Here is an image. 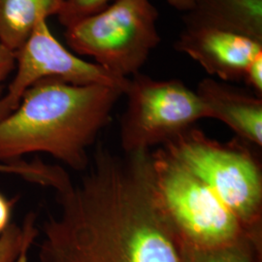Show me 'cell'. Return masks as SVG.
<instances>
[{
  "mask_svg": "<svg viewBox=\"0 0 262 262\" xmlns=\"http://www.w3.org/2000/svg\"><path fill=\"white\" fill-rule=\"evenodd\" d=\"M88 169L56 192L59 212L42 225L39 262H181L150 150L119 156L99 146Z\"/></svg>",
  "mask_w": 262,
  "mask_h": 262,
  "instance_id": "obj_1",
  "label": "cell"
},
{
  "mask_svg": "<svg viewBox=\"0 0 262 262\" xmlns=\"http://www.w3.org/2000/svg\"><path fill=\"white\" fill-rule=\"evenodd\" d=\"M123 95L119 86L45 79L31 85L0 121V162L44 152L78 172L91 162L89 149L111 122Z\"/></svg>",
  "mask_w": 262,
  "mask_h": 262,
  "instance_id": "obj_2",
  "label": "cell"
},
{
  "mask_svg": "<svg viewBox=\"0 0 262 262\" xmlns=\"http://www.w3.org/2000/svg\"><path fill=\"white\" fill-rule=\"evenodd\" d=\"M243 142L222 143L191 126L161 147L202 180L250 234L262 240L261 165Z\"/></svg>",
  "mask_w": 262,
  "mask_h": 262,
  "instance_id": "obj_3",
  "label": "cell"
},
{
  "mask_svg": "<svg viewBox=\"0 0 262 262\" xmlns=\"http://www.w3.org/2000/svg\"><path fill=\"white\" fill-rule=\"evenodd\" d=\"M160 204L181 246L212 249L252 238L236 215L206 184L162 147L150 151Z\"/></svg>",
  "mask_w": 262,
  "mask_h": 262,
  "instance_id": "obj_4",
  "label": "cell"
},
{
  "mask_svg": "<svg viewBox=\"0 0 262 262\" xmlns=\"http://www.w3.org/2000/svg\"><path fill=\"white\" fill-rule=\"evenodd\" d=\"M159 11L150 0H114L94 15L66 28L68 46L94 59L110 74L139 73L159 46Z\"/></svg>",
  "mask_w": 262,
  "mask_h": 262,
  "instance_id": "obj_5",
  "label": "cell"
},
{
  "mask_svg": "<svg viewBox=\"0 0 262 262\" xmlns=\"http://www.w3.org/2000/svg\"><path fill=\"white\" fill-rule=\"evenodd\" d=\"M123 95L120 139L123 154L149 151L208 119L196 93L177 79L156 80L136 73L128 78Z\"/></svg>",
  "mask_w": 262,
  "mask_h": 262,
  "instance_id": "obj_6",
  "label": "cell"
},
{
  "mask_svg": "<svg viewBox=\"0 0 262 262\" xmlns=\"http://www.w3.org/2000/svg\"><path fill=\"white\" fill-rule=\"evenodd\" d=\"M48 17L41 16L16 57V74L4 93V118L14 111L28 89L45 79H59L76 84H106L124 90L127 79L110 74L101 66L89 62L66 49L52 33Z\"/></svg>",
  "mask_w": 262,
  "mask_h": 262,
  "instance_id": "obj_7",
  "label": "cell"
},
{
  "mask_svg": "<svg viewBox=\"0 0 262 262\" xmlns=\"http://www.w3.org/2000/svg\"><path fill=\"white\" fill-rule=\"evenodd\" d=\"M174 47L226 83L243 80L248 66L262 54L261 42L204 27H185Z\"/></svg>",
  "mask_w": 262,
  "mask_h": 262,
  "instance_id": "obj_8",
  "label": "cell"
},
{
  "mask_svg": "<svg viewBox=\"0 0 262 262\" xmlns=\"http://www.w3.org/2000/svg\"><path fill=\"white\" fill-rule=\"evenodd\" d=\"M195 93L208 119L224 122L239 139L261 148V97L212 77L200 81Z\"/></svg>",
  "mask_w": 262,
  "mask_h": 262,
  "instance_id": "obj_9",
  "label": "cell"
},
{
  "mask_svg": "<svg viewBox=\"0 0 262 262\" xmlns=\"http://www.w3.org/2000/svg\"><path fill=\"white\" fill-rule=\"evenodd\" d=\"M185 27L215 28L262 43V0H194Z\"/></svg>",
  "mask_w": 262,
  "mask_h": 262,
  "instance_id": "obj_10",
  "label": "cell"
},
{
  "mask_svg": "<svg viewBox=\"0 0 262 262\" xmlns=\"http://www.w3.org/2000/svg\"><path fill=\"white\" fill-rule=\"evenodd\" d=\"M62 0H0V44L13 53L28 40L41 16L55 15Z\"/></svg>",
  "mask_w": 262,
  "mask_h": 262,
  "instance_id": "obj_11",
  "label": "cell"
},
{
  "mask_svg": "<svg viewBox=\"0 0 262 262\" xmlns=\"http://www.w3.org/2000/svg\"><path fill=\"white\" fill-rule=\"evenodd\" d=\"M181 262H262V242L244 238L212 249L181 246Z\"/></svg>",
  "mask_w": 262,
  "mask_h": 262,
  "instance_id": "obj_12",
  "label": "cell"
},
{
  "mask_svg": "<svg viewBox=\"0 0 262 262\" xmlns=\"http://www.w3.org/2000/svg\"><path fill=\"white\" fill-rule=\"evenodd\" d=\"M0 174L17 176L32 184L52 187L56 192L63 189L72 182L62 167L48 164L40 159L32 161L20 159L8 163L0 162Z\"/></svg>",
  "mask_w": 262,
  "mask_h": 262,
  "instance_id": "obj_13",
  "label": "cell"
},
{
  "mask_svg": "<svg viewBox=\"0 0 262 262\" xmlns=\"http://www.w3.org/2000/svg\"><path fill=\"white\" fill-rule=\"evenodd\" d=\"M38 234L34 213H29L21 225L11 224L0 235V262L15 261L26 247L32 246Z\"/></svg>",
  "mask_w": 262,
  "mask_h": 262,
  "instance_id": "obj_14",
  "label": "cell"
},
{
  "mask_svg": "<svg viewBox=\"0 0 262 262\" xmlns=\"http://www.w3.org/2000/svg\"><path fill=\"white\" fill-rule=\"evenodd\" d=\"M114 0H62L56 13L59 23L66 28L94 15Z\"/></svg>",
  "mask_w": 262,
  "mask_h": 262,
  "instance_id": "obj_15",
  "label": "cell"
},
{
  "mask_svg": "<svg viewBox=\"0 0 262 262\" xmlns=\"http://www.w3.org/2000/svg\"><path fill=\"white\" fill-rule=\"evenodd\" d=\"M16 66L15 53L0 44V121L4 119L2 111V98L4 95L3 84Z\"/></svg>",
  "mask_w": 262,
  "mask_h": 262,
  "instance_id": "obj_16",
  "label": "cell"
},
{
  "mask_svg": "<svg viewBox=\"0 0 262 262\" xmlns=\"http://www.w3.org/2000/svg\"><path fill=\"white\" fill-rule=\"evenodd\" d=\"M243 80L245 83L253 89L254 94L261 97L262 95V54L256 56L248 66Z\"/></svg>",
  "mask_w": 262,
  "mask_h": 262,
  "instance_id": "obj_17",
  "label": "cell"
},
{
  "mask_svg": "<svg viewBox=\"0 0 262 262\" xmlns=\"http://www.w3.org/2000/svg\"><path fill=\"white\" fill-rule=\"evenodd\" d=\"M15 200H10L0 192V235L11 225V216Z\"/></svg>",
  "mask_w": 262,
  "mask_h": 262,
  "instance_id": "obj_18",
  "label": "cell"
},
{
  "mask_svg": "<svg viewBox=\"0 0 262 262\" xmlns=\"http://www.w3.org/2000/svg\"><path fill=\"white\" fill-rule=\"evenodd\" d=\"M169 5L174 9L186 13L191 8L194 0H166Z\"/></svg>",
  "mask_w": 262,
  "mask_h": 262,
  "instance_id": "obj_19",
  "label": "cell"
},
{
  "mask_svg": "<svg viewBox=\"0 0 262 262\" xmlns=\"http://www.w3.org/2000/svg\"><path fill=\"white\" fill-rule=\"evenodd\" d=\"M30 249V246L26 247L19 254V256L17 257V259L14 262H29L28 261V251Z\"/></svg>",
  "mask_w": 262,
  "mask_h": 262,
  "instance_id": "obj_20",
  "label": "cell"
}]
</instances>
